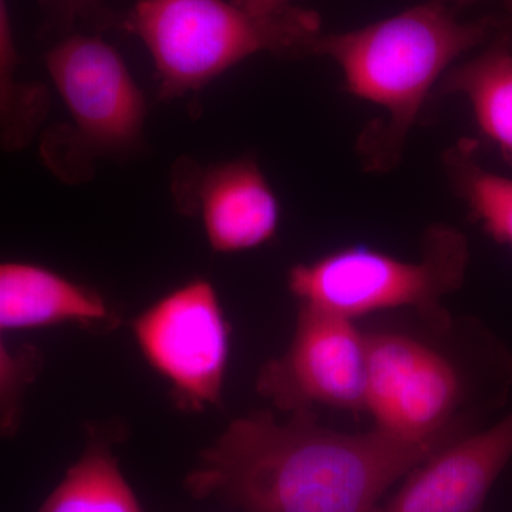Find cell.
Instances as JSON below:
<instances>
[{
  "label": "cell",
  "instance_id": "obj_8",
  "mask_svg": "<svg viewBox=\"0 0 512 512\" xmlns=\"http://www.w3.org/2000/svg\"><path fill=\"white\" fill-rule=\"evenodd\" d=\"M367 335L355 320L299 306L288 349L262 366L256 389L285 412L315 404L365 410Z\"/></svg>",
  "mask_w": 512,
  "mask_h": 512
},
{
  "label": "cell",
  "instance_id": "obj_1",
  "mask_svg": "<svg viewBox=\"0 0 512 512\" xmlns=\"http://www.w3.org/2000/svg\"><path fill=\"white\" fill-rule=\"evenodd\" d=\"M457 439V437H456ZM454 439L326 429L311 410L281 423L255 412L205 448L184 484L242 512H375L384 491Z\"/></svg>",
  "mask_w": 512,
  "mask_h": 512
},
{
  "label": "cell",
  "instance_id": "obj_9",
  "mask_svg": "<svg viewBox=\"0 0 512 512\" xmlns=\"http://www.w3.org/2000/svg\"><path fill=\"white\" fill-rule=\"evenodd\" d=\"M175 201L200 215L215 252L237 254L262 247L278 231L279 202L252 158L201 167L183 160L174 168Z\"/></svg>",
  "mask_w": 512,
  "mask_h": 512
},
{
  "label": "cell",
  "instance_id": "obj_17",
  "mask_svg": "<svg viewBox=\"0 0 512 512\" xmlns=\"http://www.w3.org/2000/svg\"><path fill=\"white\" fill-rule=\"evenodd\" d=\"M53 15L66 26L77 19L103 18V0H46Z\"/></svg>",
  "mask_w": 512,
  "mask_h": 512
},
{
  "label": "cell",
  "instance_id": "obj_16",
  "mask_svg": "<svg viewBox=\"0 0 512 512\" xmlns=\"http://www.w3.org/2000/svg\"><path fill=\"white\" fill-rule=\"evenodd\" d=\"M2 333V330H0ZM39 352L26 348L12 352L0 335V434L13 436L22 421L23 399L29 384L39 373Z\"/></svg>",
  "mask_w": 512,
  "mask_h": 512
},
{
  "label": "cell",
  "instance_id": "obj_18",
  "mask_svg": "<svg viewBox=\"0 0 512 512\" xmlns=\"http://www.w3.org/2000/svg\"><path fill=\"white\" fill-rule=\"evenodd\" d=\"M232 2L255 15H272L292 6L289 0H232Z\"/></svg>",
  "mask_w": 512,
  "mask_h": 512
},
{
  "label": "cell",
  "instance_id": "obj_4",
  "mask_svg": "<svg viewBox=\"0 0 512 512\" xmlns=\"http://www.w3.org/2000/svg\"><path fill=\"white\" fill-rule=\"evenodd\" d=\"M467 264L466 238L441 225L427 229L419 261L366 247L342 248L293 266L288 286L299 306L343 318L402 308L444 318L441 299L463 284Z\"/></svg>",
  "mask_w": 512,
  "mask_h": 512
},
{
  "label": "cell",
  "instance_id": "obj_7",
  "mask_svg": "<svg viewBox=\"0 0 512 512\" xmlns=\"http://www.w3.org/2000/svg\"><path fill=\"white\" fill-rule=\"evenodd\" d=\"M464 384L457 366L397 332L367 335L365 412L383 433L410 441L454 439Z\"/></svg>",
  "mask_w": 512,
  "mask_h": 512
},
{
  "label": "cell",
  "instance_id": "obj_2",
  "mask_svg": "<svg viewBox=\"0 0 512 512\" xmlns=\"http://www.w3.org/2000/svg\"><path fill=\"white\" fill-rule=\"evenodd\" d=\"M501 25L497 18L461 22L447 0H429L362 29L319 36L312 56L332 59L349 92L387 114L360 136L357 148L366 170L396 168L434 84Z\"/></svg>",
  "mask_w": 512,
  "mask_h": 512
},
{
  "label": "cell",
  "instance_id": "obj_5",
  "mask_svg": "<svg viewBox=\"0 0 512 512\" xmlns=\"http://www.w3.org/2000/svg\"><path fill=\"white\" fill-rule=\"evenodd\" d=\"M46 66L73 121L56 128L43 146L63 180L80 183L99 158L141 147L146 97L113 46L99 37L69 36L49 50Z\"/></svg>",
  "mask_w": 512,
  "mask_h": 512
},
{
  "label": "cell",
  "instance_id": "obj_19",
  "mask_svg": "<svg viewBox=\"0 0 512 512\" xmlns=\"http://www.w3.org/2000/svg\"><path fill=\"white\" fill-rule=\"evenodd\" d=\"M447 2L454 3L458 6L471 5V3L480 2V0H447ZM504 3V8L508 12V19L512 20V0H501Z\"/></svg>",
  "mask_w": 512,
  "mask_h": 512
},
{
  "label": "cell",
  "instance_id": "obj_13",
  "mask_svg": "<svg viewBox=\"0 0 512 512\" xmlns=\"http://www.w3.org/2000/svg\"><path fill=\"white\" fill-rule=\"evenodd\" d=\"M36 512H146L106 441L93 439Z\"/></svg>",
  "mask_w": 512,
  "mask_h": 512
},
{
  "label": "cell",
  "instance_id": "obj_3",
  "mask_svg": "<svg viewBox=\"0 0 512 512\" xmlns=\"http://www.w3.org/2000/svg\"><path fill=\"white\" fill-rule=\"evenodd\" d=\"M124 28L153 57L161 99L173 100L258 53L312 56L322 20L295 6L255 15L232 0H137Z\"/></svg>",
  "mask_w": 512,
  "mask_h": 512
},
{
  "label": "cell",
  "instance_id": "obj_6",
  "mask_svg": "<svg viewBox=\"0 0 512 512\" xmlns=\"http://www.w3.org/2000/svg\"><path fill=\"white\" fill-rule=\"evenodd\" d=\"M131 330L178 407L204 412L221 406L231 328L211 282L192 279L167 293L133 320Z\"/></svg>",
  "mask_w": 512,
  "mask_h": 512
},
{
  "label": "cell",
  "instance_id": "obj_14",
  "mask_svg": "<svg viewBox=\"0 0 512 512\" xmlns=\"http://www.w3.org/2000/svg\"><path fill=\"white\" fill-rule=\"evenodd\" d=\"M454 191L495 241L512 248V178L487 170L477 157L476 141H458L443 157Z\"/></svg>",
  "mask_w": 512,
  "mask_h": 512
},
{
  "label": "cell",
  "instance_id": "obj_11",
  "mask_svg": "<svg viewBox=\"0 0 512 512\" xmlns=\"http://www.w3.org/2000/svg\"><path fill=\"white\" fill-rule=\"evenodd\" d=\"M116 313L99 292L55 271L22 262H0V330L79 325L113 329Z\"/></svg>",
  "mask_w": 512,
  "mask_h": 512
},
{
  "label": "cell",
  "instance_id": "obj_15",
  "mask_svg": "<svg viewBox=\"0 0 512 512\" xmlns=\"http://www.w3.org/2000/svg\"><path fill=\"white\" fill-rule=\"evenodd\" d=\"M19 55L13 42L5 0H0V147L8 151L28 146L42 126L50 94L39 83L19 82Z\"/></svg>",
  "mask_w": 512,
  "mask_h": 512
},
{
  "label": "cell",
  "instance_id": "obj_10",
  "mask_svg": "<svg viewBox=\"0 0 512 512\" xmlns=\"http://www.w3.org/2000/svg\"><path fill=\"white\" fill-rule=\"evenodd\" d=\"M512 457V410L480 433L431 454L375 512H480Z\"/></svg>",
  "mask_w": 512,
  "mask_h": 512
},
{
  "label": "cell",
  "instance_id": "obj_12",
  "mask_svg": "<svg viewBox=\"0 0 512 512\" xmlns=\"http://www.w3.org/2000/svg\"><path fill=\"white\" fill-rule=\"evenodd\" d=\"M439 93L463 94L478 127L512 164V20L488 40L483 52L444 74Z\"/></svg>",
  "mask_w": 512,
  "mask_h": 512
}]
</instances>
